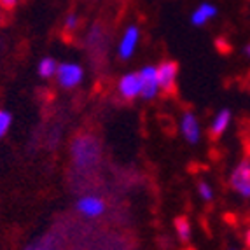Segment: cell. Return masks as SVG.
I'll return each instance as SVG.
<instances>
[{"mask_svg": "<svg viewBox=\"0 0 250 250\" xmlns=\"http://www.w3.org/2000/svg\"><path fill=\"white\" fill-rule=\"evenodd\" d=\"M72 161L77 170H93L100 163L102 147L93 135H79L72 142Z\"/></svg>", "mask_w": 250, "mask_h": 250, "instance_id": "1", "label": "cell"}, {"mask_svg": "<svg viewBox=\"0 0 250 250\" xmlns=\"http://www.w3.org/2000/svg\"><path fill=\"white\" fill-rule=\"evenodd\" d=\"M229 188L242 200H250V159L238 161L229 173Z\"/></svg>", "mask_w": 250, "mask_h": 250, "instance_id": "2", "label": "cell"}, {"mask_svg": "<svg viewBox=\"0 0 250 250\" xmlns=\"http://www.w3.org/2000/svg\"><path fill=\"white\" fill-rule=\"evenodd\" d=\"M54 79L60 88L74 89L84 81V68L75 62L58 63V70L54 74Z\"/></svg>", "mask_w": 250, "mask_h": 250, "instance_id": "3", "label": "cell"}, {"mask_svg": "<svg viewBox=\"0 0 250 250\" xmlns=\"http://www.w3.org/2000/svg\"><path fill=\"white\" fill-rule=\"evenodd\" d=\"M140 28L137 25H128L125 30H123L121 37L117 41V46H116V51H117V56L126 62V60L133 58V54L137 53L138 49V44H140Z\"/></svg>", "mask_w": 250, "mask_h": 250, "instance_id": "4", "label": "cell"}, {"mask_svg": "<svg viewBox=\"0 0 250 250\" xmlns=\"http://www.w3.org/2000/svg\"><path fill=\"white\" fill-rule=\"evenodd\" d=\"M138 77H140V98L146 102L156 100L161 93L158 83V72H156V65H146L138 70Z\"/></svg>", "mask_w": 250, "mask_h": 250, "instance_id": "5", "label": "cell"}, {"mask_svg": "<svg viewBox=\"0 0 250 250\" xmlns=\"http://www.w3.org/2000/svg\"><path fill=\"white\" fill-rule=\"evenodd\" d=\"M179 131L188 144H191V146L200 144L203 129H201V123H200V119H198L196 114L191 112V110H186V112L180 114Z\"/></svg>", "mask_w": 250, "mask_h": 250, "instance_id": "6", "label": "cell"}, {"mask_svg": "<svg viewBox=\"0 0 250 250\" xmlns=\"http://www.w3.org/2000/svg\"><path fill=\"white\" fill-rule=\"evenodd\" d=\"M75 207H77V212L83 217H86V219H98L107 210L105 201L100 196H96V194H84V196H81Z\"/></svg>", "mask_w": 250, "mask_h": 250, "instance_id": "7", "label": "cell"}, {"mask_svg": "<svg viewBox=\"0 0 250 250\" xmlns=\"http://www.w3.org/2000/svg\"><path fill=\"white\" fill-rule=\"evenodd\" d=\"M117 93L123 100L133 102L140 98V77L138 72H126L117 81Z\"/></svg>", "mask_w": 250, "mask_h": 250, "instance_id": "8", "label": "cell"}, {"mask_svg": "<svg viewBox=\"0 0 250 250\" xmlns=\"http://www.w3.org/2000/svg\"><path fill=\"white\" fill-rule=\"evenodd\" d=\"M156 72H158V83L161 93H171L175 89L177 84V75H179V67L175 62H161L159 65H156Z\"/></svg>", "mask_w": 250, "mask_h": 250, "instance_id": "9", "label": "cell"}, {"mask_svg": "<svg viewBox=\"0 0 250 250\" xmlns=\"http://www.w3.org/2000/svg\"><path fill=\"white\" fill-rule=\"evenodd\" d=\"M231 121H233L231 110L229 108H222V110H219V112L212 117V121H210V126H208V133L215 138L222 137V135L229 129Z\"/></svg>", "mask_w": 250, "mask_h": 250, "instance_id": "10", "label": "cell"}, {"mask_svg": "<svg viewBox=\"0 0 250 250\" xmlns=\"http://www.w3.org/2000/svg\"><path fill=\"white\" fill-rule=\"evenodd\" d=\"M217 5L212 2H203V4L198 5L191 14V23L194 26H205L207 23H210L212 20L217 18Z\"/></svg>", "mask_w": 250, "mask_h": 250, "instance_id": "11", "label": "cell"}, {"mask_svg": "<svg viewBox=\"0 0 250 250\" xmlns=\"http://www.w3.org/2000/svg\"><path fill=\"white\" fill-rule=\"evenodd\" d=\"M56 70H58V62H56L54 58H51V56L42 58L41 62H39L37 72L42 79H51V77H54Z\"/></svg>", "mask_w": 250, "mask_h": 250, "instance_id": "12", "label": "cell"}, {"mask_svg": "<svg viewBox=\"0 0 250 250\" xmlns=\"http://www.w3.org/2000/svg\"><path fill=\"white\" fill-rule=\"evenodd\" d=\"M175 234L179 238L180 242H189L192 236V228H191V222H189L188 217H179L175 221Z\"/></svg>", "mask_w": 250, "mask_h": 250, "instance_id": "13", "label": "cell"}, {"mask_svg": "<svg viewBox=\"0 0 250 250\" xmlns=\"http://www.w3.org/2000/svg\"><path fill=\"white\" fill-rule=\"evenodd\" d=\"M196 191H198V196H200L205 203H210V201H213V198H215V191H213L212 184H208L207 180L198 182Z\"/></svg>", "mask_w": 250, "mask_h": 250, "instance_id": "14", "label": "cell"}, {"mask_svg": "<svg viewBox=\"0 0 250 250\" xmlns=\"http://www.w3.org/2000/svg\"><path fill=\"white\" fill-rule=\"evenodd\" d=\"M25 250H54V240L51 236L41 238V240H37V242L30 243Z\"/></svg>", "mask_w": 250, "mask_h": 250, "instance_id": "15", "label": "cell"}, {"mask_svg": "<svg viewBox=\"0 0 250 250\" xmlns=\"http://www.w3.org/2000/svg\"><path fill=\"white\" fill-rule=\"evenodd\" d=\"M13 125V116L7 110H0V138H4L7 135L9 128Z\"/></svg>", "mask_w": 250, "mask_h": 250, "instance_id": "16", "label": "cell"}, {"mask_svg": "<svg viewBox=\"0 0 250 250\" xmlns=\"http://www.w3.org/2000/svg\"><path fill=\"white\" fill-rule=\"evenodd\" d=\"M79 25H81V20L75 13H70L67 18H65V21H63V28H65V32H68V34L77 32Z\"/></svg>", "mask_w": 250, "mask_h": 250, "instance_id": "17", "label": "cell"}, {"mask_svg": "<svg viewBox=\"0 0 250 250\" xmlns=\"http://www.w3.org/2000/svg\"><path fill=\"white\" fill-rule=\"evenodd\" d=\"M18 5V0H0V7L4 11H13Z\"/></svg>", "mask_w": 250, "mask_h": 250, "instance_id": "18", "label": "cell"}, {"mask_svg": "<svg viewBox=\"0 0 250 250\" xmlns=\"http://www.w3.org/2000/svg\"><path fill=\"white\" fill-rule=\"evenodd\" d=\"M243 54H245L247 58H250V42H249V44H247L245 47H243Z\"/></svg>", "mask_w": 250, "mask_h": 250, "instance_id": "19", "label": "cell"}, {"mask_svg": "<svg viewBox=\"0 0 250 250\" xmlns=\"http://www.w3.org/2000/svg\"><path fill=\"white\" fill-rule=\"evenodd\" d=\"M245 243H247V247L250 249V228L247 229V233H245Z\"/></svg>", "mask_w": 250, "mask_h": 250, "instance_id": "20", "label": "cell"}, {"mask_svg": "<svg viewBox=\"0 0 250 250\" xmlns=\"http://www.w3.org/2000/svg\"><path fill=\"white\" fill-rule=\"evenodd\" d=\"M229 250H238V249H229Z\"/></svg>", "mask_w": 250, "mask_h": 250, "instance_id": "21", "label": "cell"}, {"mask_svg": "<svg viewBox=\"0 0 250 250\" xmlns=\"http://www.w3.org/2000/svg\"><path fill=\"white\" fill-rule=\"evenodd\" d=\"M188 250H191V249H188Z\"/></svg>", "mask_w": 250, "mask_h": 250, "instance_id": "22", "label": "cell"}]
</instances>
